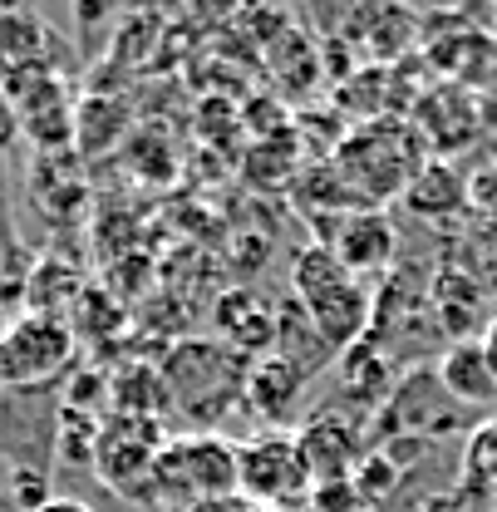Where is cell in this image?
I'll use <instances>...</instances> for the list:
<instances>
[{
    "mask_svg": "<svg viewBox=\"0 0 497 512\" xmlns=\"http://www.w3.org/2000/svg\"><path fill=\"white\" fill-rule=\"evenodd\" d=\"M424 163H429V143L409 119H370L335 143L330 168L360 207L384 212V202L409 192V183L424 173Z\"/></svg>",
    "mask_w": 497,
    "mask_h": 512,
    "instance_id": "cell-1",
    "label": "cell"
},
{
    "mask_svg": "<svg viewBox=\"0 0 497 512\" xmlns=\"http://www.w3.org/2000/svg\"><path fill=\"white\" fill-rule=\"evenodd\" d=\"M291 291L325 350H355V340L370 325V286L350 276L330 247H306L296 256Z\"/></svg>",
    "mask_w": 497,
    "mask_h": 512,
    "instance_id": "cell-2",
    "label": "cell"
},
{
    "mask_svg": "<svg viewBox=\"0 0 497 512\" xmlns=\"http://www.w3.org/2000/svg\"><path fill=\"white\" fill-rule=\"evenodd\" d=\"M148 493L173 508H202L217 498H237V444H227L217 434L168 439L153 463Z\"/></svg>",
    "mask_w": 497,
    "mask_h": 512,
    "instance_id": "cell-3",
    "label": "cell"
},
{
    "mask_svg": "<svg viewBox=\"0 0 497 512\" xmlns=\"http://www.w3.org/2000/svg\"><path fill=\"white\" fill-rule=\"evenodd\" d=\"M237 493L242 503L266 512H301L311 503L315 483L301 458L296 434L286 429H261L256 439L237 444Z\"/></svg>",
    "mask_w": 497,
    "mask_h": 512,
    "instance_id": "cell-4",
    "label": "cell"
},
{
    "mask_svg": "<svg viewBox=\"0 0 497 512\" xmlns=\"http://www.w3.org/2000/svg\"><path fill=\"white\" fill-rule=\"evenodd\" d=\"M74 365V330L55 311H25L0 335V384L35 389Z\"/></svg>",
    "mask_w": 497,
    "mask_h": 512,
    "instance_id": "cell-5",
    "label": "cell"
},
{
    "mask_svg": "<svg viewBox=\"0 0 497 512\" xmlns=\"http://www.w3.org/2000/svg\"><path fill=\"white\" fill-rule=\"evenodd\" d=\"M163 429H153V419H133L119 414V424H109L94 444V468L109 488L119 493H148L153 483V463L163 453Z\"/></svg>",
    "mask_w": 497,
    "mask_h": 512,
    "instance_id": "cell-6",
    "label": "cell"
},
{
    "mask_svg": "<svg viewBox=\"0 0 497 512\" xmlns=\"http://www.w3.org/2000/svg\"><path fill=\"white\" fill-rule=\"evenodd\" d=\"M5 94H10V104H15L20 133H30L40 148L74 143V104H69V89H64L60 74L20 79V84H10Z\"/></svg>",
    "mask_w": 497,
    "mask_h": 512,
    "instance_id": "cell-7",
    "label": "cell"
},
{
    "mask_svg": "<svg viewBox=\"0 0 497 512\" xmlns=\"http://www.w3.org/2000/svg\"><path fill=\"white\" fill-rule=\"evenodd\" d=\"M55 55L60 40L35 10H0V89L35 74H55Z\"/></svg>",
    "mask_w": 497,
    "mask_h": 512,
    "instance_id": "cell-8",
    "label": "cell"
},
{
    "mask_svg": "<svg viewBox=\"0 0 497 512\" xmlns=\"http://www.w3.org/2000/svg\"><path fill=\"white\" fill-rule=\"evenodd\" d=\"M330 237L320 242V247H330L335 261L350 271V276H374V271H384L389 261H394V227H389V217L379 212V207H360V212H345L340 222H330L325 227Z\"/></svg>",
    "mask_w": 497,
    "mask_h": 512,
    "instance_id": "cell-9",
    "label": "cell"
},
{
    "mask_svg": "<svg viewBox=\"0 0 497 512\" xmlns=\"http://www.w3.org/2000/svg\"><path fill=\"white\" fill-rule=\"evenodd\" d=\"M296 444H301V458H306V468H311L315 488H340V483L355 478L360 439H355V429H350L345 419L320 414V419H311V424L296 434Z\"/></svg>",
    "mask_w": 497,
    "mask_h": 512,
    "instance_id": "cell-10",
    "label": "cell"
},
{
    "mask_svg": "<svg viewBox=\"0 0 497 512\" xmlns=\"http://www.w3.org/2000/svg\"><path fill=\"white\" fill-rule=\"evenodd\" d=\"M306 370L296 365V360H286V355H266V360H256L247 370V384H242V404H247L251 414L266 424V429H276L296 404H301V394H306Z\"/></svg>",
    "mask_w": 497,
    "mask_h": 512,
    "instance_id": "cell-11",
    "label": "cell"
},
{
    "mask_svg": "<svg viewBox=\"0 0 497 512\" xmlns=\"http://www.w3.org/2000/svg\"><path fill=\"white\" fill-rule=\"evenodd\" d=\"M438 389L463 409H497V375L483 340H453L438 360Z\"/></svg>",
    "mask_w": 497,
    "mask_h": 512,
    "instance_id": "cell-12",
    "label": "cell"
},
{
    "mask_svg": "<svg viewBox=\"0 0 497 512\" xmlns=\"http://www.w3.org/2000/svg\"><path fill=\"white\" fill-rule=\"evenodd\" d=\"M217 330H222V345L237 350V355L276 350V311L251 291H237L217 306Z\"/></svg>",
    "mask_w": 497,
    "mask_h": 512,
    "instance_id": "cell-13",
    "label": "cell"
},
{
    "mask_svg": "<svg viewBox=\"0 0 497 512\" xmlns=\"http://www.w3.org/2000/svg\"><path fill=\"white\" fill-rule=\"evenodd\" d=\"M463 197H468V183H463L458 168H448V163H424V173H419V178L409 183V192H404V207L419 212V217H453V212L463 207Z\"/></svg>",
    "mask_w": 497,
    "mask_h": 512,
    "instance_id": "cell-14",
    "label": "cell"
},
{
    "mask_svg": "<svg viewBox=\"0 0 497 512\" xmlns=\"http://www.w3.org/2000/svg\"><path fill=\"white\" fill-rule=\"evenodd\" d=\"M468 478H493L497 483V424H483L468 444Z\"/></svg>",
    "mask_w": 497,
    "mask_h": 512,
    "instance_id": "cell-15",
    "label": "cell"
},
{
    "mask_svg": "<svg viewBox=\"0 0 497 512\" xmlns=\"http://www.w3.org/2000/svg\"><path fill=\"white\" fill-rule=\"evenodd\" d=\"M15 133H20V119H15V104H10V94L0 89V153L15 143Z\"/></svg>",
    "mask_w": 497,
    "mask_h": 512,
    "instance_id": "cell-16",
    "label": "cell"
},
{
    "mask_svg": "<svg viewBox=\"0 0 497 512\" xmlns=\"http://www.w3.org/2000/svg\"><path fill=\"white\" fill-rule=\"evenodd\" d=\"M35 512H94L89 503H79V498H45Z\"/></svg>",
    "mask_w": 497,
    "mask_h": 512,
    "instance_id": "cell-17",
    "label": "cell"
},
{
    "mask_svg": "<svg viewBox=\"0 0 497 512\" xmlns=\"http://www.w3.org/2000/svg\"><path fill=\"white\" fill-rule=\"evenodd\" d=\"M483 350H488V365H493V375H497V316L488 325V335H483Z\"/></svg>",
    "mask_w": 497,
    "mask_h": 512,
    "instance_id": "cell-18",
    "label": "cell"
},
{
    "mask_svg": "<svg viewBox=\"0 0 497 512\" xmlns=\"http://www.w3.org/2000/svg\"><path fill=\"white\" fill-rule=\"evenodd\" d=\"M5 330H10V316H5V306H0V335H5Z\"/></svg>",
    "mask_w": 497,
    "mask_h": 512,
    "instance_id": "cell-19",
    "label": "cell"
}]
</instances>
